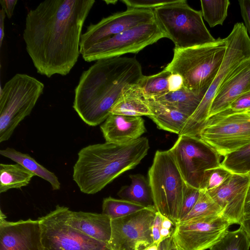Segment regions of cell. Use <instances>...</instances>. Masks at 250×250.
<instances>
[{
	"mask_svg": "<svg viewBox=\"0 0 250 250\" xmlns=\"http://www.w3.org/2000/svg\"><path fill=\"white\" fill-rule=\"evenodd\" d=\"M94 0H46L31 9L23 39L38 73H69L77 62L84 22Z\"/></svg>",
	"mask_w": 250,
	"mask_h": 250,
	"instance_id": "1",
	"label": "cell"
},
{
	"mask_svg": "<svg viewBox=\"0 0 250 250\" xmlns=\"http://www.w3.org/2000/svg\"><path fill=\"white\" fill-rule=\"evenodd\" d=\"M143 76L135 58L98 60L82 73L75 90L73 107L86 124L97 126L109 116L123 93Z\"/></svg>",
	"mask_w": 250,
	"mask_h": 250,
	"instance_id": "2",
	"label": "cell"
},
{
	"mask_svg": "<svg viewBox=\"0 0 250 250\" xmlns=\"http://www.w3.org/2000/svg\"><path fill=\"white\" fill-rule=\"evenodd\" d=\"M149 148L146 137L124 144L105 142L85 146L78 153L73 180L82 192L95 194L125 171L136 167Z\"/></svg>",
	"mask_w": 250,
	"mask_h": 250,
	"instance_id": "3",
	"label": "cell"
},
{
	"mask_svg": "<svg viewBox=\"0 0 250 250\" xmlns=\"http://www.w3.org/2000/svg\"><path fill=\"white\" fill-rule=\"evenodd\" d=\"M227 49L226 38L186 49L174 48L172 61L165 68L183 78L184 86L204 96L215 79Z\"/></svg>",
	"mask_w": 250,
	"mask_h": 250,
	"instance_id": "4",
	"label": "cell"
},
{
	"mask_svg": "<svg viewBox=\"0 0 250 250\" xmlns=\"http://www.w3.org/2000/svg\"><path fill=\"white\" fill-rule=\"evenodd\" d=\"M154 20L165 38L175 48L186 49L214 42L201 11L190 7L185 0H176L153 10Z\"/></svg>",
	"mask_w": 250,
	"mask_h": 250,
	"instance_id": "5",
	"label": "cell"
},
{
	"mask_svg": "<svg viewBox=\"0 0 250 250\" xmlns=\"http://www.w3.org/2000/svg\"><path fill=\"white\" fill-rule=\"evenodd\" d=\"M226 38L227 49L222 65L197 108L189 117L179 135L198 137L209 117L212 101L221 85L244 61L250 59V37L244 23L237 22Z\"/></svg>",
	"mask_w": 250,
	"mask_h": 250,
	"instance_id": "6",
	"label": "cell"
},
{
	"mask_svg": "<svg viewBox=\"0 0 250 250\" xmlns=\"http://www.w3.org/2000/svg\"><path fill=\"white\" fill-rule=\"evenodd\" d=\"M148 180L156 211L177 224L188 185L169 150L156 151Z\"/></svg>",
	"mask_w": 250,
	"mask_h": 250,
	"instance_id": "7",
	"label": "cell"
},
{
	"mask_svg": "<svg viewBox=\"0 0 250 250\" xmlns=\"http://www.w3.org/2000/svg\"><path fill=\"white\" fill-rule=\"evenodd\" d=\"M44 84L25 74L17 73L1 88L0 142L10 139L19 124L31 113Z\"/></svg>",
	"mask_w": 250,
	"mask_h": 250,
	"instance_id": "8",
	"label": "cell"
},
{
	"mask_svg": "<svg viewBox=\"0 0 250 250\" xmlns=\"http://www.w3.org/2000/svg\"><path fill=\"white\" fill-rule=\"evenodd\" d=\"M198 138L224 157L250 144V116L229 109L218 113L208 118Z\"/></svg>",
	"mask_w": 250,
	"mask_h": 250,
	"instance_id": "9",
	"label": "cell"
},
{
	"mask_svg": "<svg viewBox=\"0 0 250 250\" xmlns=\"http://www.w3.org/2000/svg\"><path fill=\"white\" fill-rule=\"evenodd\" d=\"M70 210L57 205L38 218L43 250H112L109 244L91 238L67 223Z\"/></svg>",
	"mask_w": 250,
	"mask_h": 250,
	"instance_id": "10",
	"label": "cell"
},
{
	"mask_svg": "<svg viewBox=\"0 0 250 250\" xmlns=\"http://www.w3.org/2000/svg\"><path fill=\"white\" fill-rule=\"evenodd\" d=\"M165 38L154 21L125 31L106 40L80 50L87 62L120 57L129 53H136L160 39Z\"/></svg>",
	"mask_w": 250,
	"mask_h": 250,
	"instance_id": "11",
	"label": "cell"
},
{
	"mask_svg": "<svg viewBox=\"0 0 250 250\" xmlns=\"http://www.w3.org/2000/svg\"><path fill=\"white\" fill-rule=\"evenodd\" d=\"M186 183L199 188L205 170L219 165V157L197 137L180 135L169 149Z\"/></svg>",
	"mask_w": 250,
	"mask_h": 250,
	"instance_id": "12",
	"label": "cell"
},
{
	"mask_svg": "<svg viewBox=\"0 0 250 250\" xmlns=\"http://www.w3.org/2000/svg\"><path fill=\"white\" fill-rule=\"evenodd\" d=\"M156 210L149 206L127 216L111 219L112 250H145L153 243L152 226Z\"/></svg>",
	"mask_w": 250,
	"mask_h": 250,
	"instance_id": "13",
	"label": "cell"
},
{
	"mask_svg": "<svg viewBox=\"0 0 250 250\" xmlns=\"http://www.w3.org/2000/svg\"><path fill=\"white\" fill-rule=\"evenodd\" d=\"M232 223L222 215L175 224L172 236L183 250H205L219 240Z\"/></svg>",
	"mask_w": 250,
	"mask_h": 250,
	"instance_id": "14",
	"label": "cell"
},
{
	"mask_svg": "<svg viewBox=\"0 0 250 250\" xmlns=\"http://www.w3.org/2000/svg\"><path fill=\"white\" fill-rule=\"evenodd\" d=\"M155 21L153 11L148 9L127 8L89 25L82 34L80 50L125 31Z\"/></svg>",
	"mask_w": 250,
	"mask_h": 250,
	"instance_id": "15",
	"label": "cell"
},
{
	"mask_svg": "<svg viewBox=\"0 0 250 250\" xmlns=\"http://www.w3.org/2000/svg\"><path fill=\"white\" fill-rule=\"evenodd\" d=\"M250 185V173H232L219 187L207 191L222 209V215L232 224L244 218L245 201Z\"/></svg>",
	"mask_w": 250,
	"mask_h": 250,
	"instance_id": "16",
	"label": "cell"
},
{
	"mask_svg": "<svg viewBox=\"0 0 250 250\" xmlns=\"http://www.w3.org/2000/svg\"><path fill=\"white\" fill-rule=\"evenodd\" d=\"M0 250H43L38 219L6 220L0 210Z\"/></svg>",
	"mask_w": 250,
	"mask_h": 250,
	"instance_id": "17",
	"label": "cell"
},
{
	"mask_svg": "<svg viewBox=\"0 0 250 250\" xmlns=\"http://www.w3.org/2000/svg\"><path fill=\"white\" fill-rule=\"evenodd\" d=\"M249 91L250 59L243 61L221 85L212 101L209 117L227 110L237 98Z\"/></svg>",
	"mask_w": 250,
	"mask_h": 250,
	"instance_id": "18",
	"label": "cell"
},
{
	"mask_svg": "<svg viewBox=\"0 0 250 250\" xmlns=\"http://www.w3.org/2000/svg\"><path fill=\"white\" fill-rule=\"evenodd\" d=\"M106 142L124 144L135 140L146 131L141 116L110 114L100 126Z\"/></svg>",
	"mask_w": 250,
	"mask_h": 250,
	"instance_id": "19",
	"label": "cell"
},
{
	"mask_svg": "<svg viewBox=\"0 0 250 250\" xmlns=\"http://www.w3.org/2000/svg\"><path fill=\"white\" fill-rule=\"evenodd\" d=\"M67 223L87 236L108 243L111 235V219L107 215L70 211Z\"/></svg>",
	"mask_w": 250,
	"mask_h": 250,
	"instance_id": "20",
	"label": "cell"
},
{
	"mask_svg": "<svg viewBox=\"0 0 250 250\" xmlns=\"http://www.w3.org/2000/svg\"><path fill=\"white\" fill-rule=\"evenodd\" d=\"M145 101L152 113L148 117L158 128L179 135L189 116L154 100Z\"/></svg>",
	"mask_w": 250,
	"mask_h": 250,
	"instance_id": "21",
	"label": "cell"
},
{
	"mask_svg": "<svg viewBox=\"0 0 250 250\" xmlns=\"http://www.w3.org/2000/svg\"><path fill=\"white\" fill-rule=\"evenodd\" d=\"M0 154L21 165L35 176H39L49 182L53 190L60 189L61 183L57 176L38 163L28 154L23 153L13 148L7 147L1 149Z\"/></svg>",
	"mask_w": 250,
	"mask_h": 250,
	"instance_id": "22",
	"label": "cell"
},
{
	"mask_svg": "<svg viewBox=\"0 0 250 250\" xmlns=\"http://www.w3.org/2000/svg\"><path fill=\"white\" fill-rule=\"evenodd\" d=\"M131 183L121 187L117 195L122 199L142 205L154 206L151 188L147 179L141 174L129 175Z\"/></svg>",
	"mask_w": 250,
	"mask_h": 250,
	"instance_id": "23",
	"label": "cell"
},
{
	"mask_svg": "<svg viewBox=\"0 0 250 250\" xmlns=\"http://www.w3.org/2000/svg\"><path fill=\"white\" fill-rule=\"evenodd\" d=\"M134 84L125 91L114 104L111 109L110 114L141 117H149L152 115L145 100L136 91Z\"/></svg>",
	"mask_w": 250,
	"mask_h": 250,
	"instance_id": "24",
	"label": "cell"
},
{
	"mask_svg": "<svg viewBox=\"0 0 250 250\" xmlns=\"http://www.w3.org/2000/svg\"><path fill=\"white\" fill-rule=\"evenodd\" d=\"M204 96L197 95L184 86L175 91H169L153 99L173 107L189 117L197 108Z\"/></svg>",
	"mask_w": 250,
	"mask_h": 250,
	"instance_id": "25",
	"label": "cell"
},
{
	"mask_svg": "<svg viewBox=\"0 0 250 250\" xmlns=\"http://www.w3.org/2000/svg\"><path fill=\"white\" fill-rule=\"evenodd\" d=\"M35 176L21 165L0 164V193L27 186Z\"/></svg>",
	"mask_w": 250,
	"mask_h": 250,
	"instance_id": "26",
	"label": "cell"
},
{
	"mask_svg": "<svg viewBox=\"0 0 250 250\" xmlns=\"http://www.w3.org/2000/svg\"><path fill=\"white\" fill-rule=\"evenodd\" d=\"M171 72L164 69L151 76H143L136 84L145 100L153 99L169 92L168 78Z\"/></svg>",
	"mask_w": 250,
	"mask_h": 250,
	"instance_id": "27",
	"label": "cell"
},
{
	"mask_svg": "<svg viewBox=\"0 0 250 250\" xmlns=\"http://www.w3.org/2000/svg\"><path fill=\"white\" fill-rule=\"evenodd\" d=\"M220 215H222L221 208L207 191L200 189V195L196 204L191 210L177 224Z\"/></svg>",
	"mask_w": 250,
	"mask_h": 250,
	"instance_id": "28",
	"label": "cell"
},
{
	"mask_svg": "<svg viewBox=\"0 0 250 250\" xmlns=\"http://www.w3.org/2000/svg\"><path fill=\"white\" fill-rule=\"evenodd\" d=\"M146 207L128 200L115 199L110 196L104 199L102 213L111 219L122 218L135 213Z\"/></svg>",
	"mask_w": 250,
	"mask_h": 250,
	"instance_id": "29",
	"label": "cell"
},
{
	"mask_svg": "<svg viewBox=\"0 0 250 250\" xmlns=\"http://www.w3.org/2000/svg\"><path fill=\"white\" fill-rule=\"evenodd\" d=\"M201 5L203 18L211 27L223 25L228 15L230 5L229 0H201Z\"/></svg>",
	"mask_w": 250,
	"mask_h": 250,
	"instance_id": "30",
	"label": "cell"
},
{
	"mask_svg": "<svg viewBox=\"0 0 250 250\" xmlns=\"http://www.w3.org/2000/svg\"><path fill=\"white\" fill-rule=\"evenodd\" d=\"M250 248V239L244 230L240 227L235 230H228L209 250H249Z\"/></svg>",
	"mask_w": 250,
	"mask_h": 250,
	"instance_id": "31",
	"label": "cell"
},
{
	"mask_svg": "<svg viewBox=\"0 0 250 250\" xmlns=\"http://www.w3.org/2000/svg\"><path fill=\"white\" fill-rule=\"evenodd\" d=\"M221 165L232 173H250V144L224 157Z\"/></svg>",
	"mask_w": 250,
	"mask_h": 250,
	"instance_id": "32",
	"label": "cell"
},
{
	"mask_svg": "<svg viewBox=\"0 0 250 250\" xmlns=\"http://www.w3.org/2000/svg\"><path fill=\"white\" fill-rule=\"evenodd\" d=\"M231 174L221 163L219 165L208 169L204 172L199 189L208 191L217 188Z\"/></svg>",
	"mask_w": 250,
	"mask_h": 250,
	"instance_id": "33",
	"label": "cell"
},
{
	"mask_svg": "<svg viewBox=\"0 0 250 250\" xmlns=\"http://www.w3.org/2000/svg\"><path fill=\"white\" fill-rule=\"evenodd\" d=\"M199 195V188H193L188 185L184 195L179 214L178 222L184 218L191 210L196 204Z\"/></svg>",
	"mask_w": 250,
	"mask_h": 250,
	"instance_id": "34",
	"label": "cell"
},
{
	"mask_svg": "<svg viewBox=\"0 0 250 250\" xmlns=\"http://www.w3.org/2000/svg\"><path fill=\"white\" fill-rule=\"evenodd\" d=\"M174 0H123L127 8L152 9L171 3Z\"/></svg>",
	"mask_w": 250,
	"mask_h": 250,
	"instance_id": "35",
	"label": "cell"
},
{
	"mask_svg": "<svg viewBox=\"0 0 250 250\" xmlns=\"http://www.w3.org/2000/svg\"><path fill=\"white\" fill-rule=\"evenodd\" d=\"M250 109V91L246 92L234 100L227 109L239 112H246Z\"/></svg>",
	"mask_w": 250,
	"mask_h": 250,
	"instance_id": "36",
	"label": "cell"
},
{
	"mask_svg": "<svg viewBox=\"0 0 250 250\" xmlns=\"http://www.w3.org/2000/svg\"><path fill=\"white\" fill-rule=\"evenodd\" d=\"M238 3L242 17L245 22L244 24L248 34L250 35V0H239Z\"/></svg>",
	"mask_w": 250,
	"mask_h": 250,
	"instance_id": "37",
	"label": "cell"
},
{
	"mask_svg": "<svg viewBox=\"0 0 250 250\" xmlns=\"http://www.w3.org/2000/svg\"><path fill=\"white\" fill-rule=\"evenodd\" d=\"M163 215L156 211L155 218L152 226V235L153 243L159 245L161 242L160 230L162 228Z\"/></svg>",
	"mask_w": 250,
	"mask_h": 250,
	"instance_id": "38",
	"label": "cell"
},
{
	"mask_svg": "<svg viewBox=\"0 0 250 250\" xmlns=\"http://www.w3.org/2000/svg\"><path fill=\"white\" fill-rule=\"evenodd\" d=\"M183 86L182 77L178 74L171 73L168 78L169 91H177L181 89Z\"/></svg>",
	"mask_w": 250,
	"mask_h": 250,
	"instance_id": "39",
	"label": "cell"
},
{
	"mask_svg": "<svg viewBox=\"0 0 250 250\" xmlns=\"http://www.w3.org/2000/svg\"><path fill=\"white\" fill-rule=\"evenodd\" d=\"M17 2V0H0L2 8L8 18L10 19L13 16Z\"/></svg>",
	"mask_w": 250,
	"mask_h": 250,
	"instance_id": "40",
	"label": "cell"
},
{
	"mask_svg": "<svg viewBox=\"0 0 250 250\" xmlns=\"http://www.w3.org/2000/svg\"><path fill=\"white\" fill-rule=\"evenodd\" d=\"M6 14L4 10L1 8L0 10V47H1L3 38L4 37V19Z\"/></svg>",
	"mask_w": 250,
	"mask_h": 250,
	"instance_id": "41",
	"label": "cell"
},
{
	"mask_svg": "<svg viewBox=\"0 0 250 250\" xmlns=\"http://www.w3.org/2000/svg\"><path fill=\"white\" fill-rule=\"evenodd\" d=\"M244 218L250 217V185L247 195L244 209Z\"/></svg>",
	"mask_w": 250,
	"mask_h": 250,
	"instance_id": "42",
	"label": "cell"
},
{
	"mask_svg": "<svg viewBox=\"0 0 250 250\" xmlns=\"http://www.w3.org/2000/svg\"><path fill=\"white\" fill-rule=\"evenodd\" d=\"M240 225L250 239V217L244 218Z\"/></svg>",
	"mask_w": 250,
	"mask_h": 250,
	"instance_id": "43",
	"label": "cell"
},
{
	"mask_svg": "<svg viewBox=\"0 0 250 250\" xmlns=\"http://www.w3.org/2000/svg\"><path fill=\"white\" fill-rule=\"evenodd\" d=\"M171 237L162 241L159 245L158 250H168Z\"/></svg>",
	"mask_w": 250,
	"mask_h": 250,
	"instance_id": "44",
	"label": "cell"
},
{
	"mask_svg": "<svg viewBox=\"0 0 250 250\" xmlns=\"http://www.w3.org/2000/svg\"><path fill=\"white\" fill-rule=\"evenodd\" d=\"M168 250H183L180 248L178 245L176 243L174 240L172 235L171 236V240Z\"/></svg>",
	"mask_w": 250,
	"mask_h": 250,
	"instance_id": "45",
	"label": "cell"
},
{
	"mask_svg": "<svg viewBox=\"0 0 250 250\" xmlns=\"http://www.w3.org/2000/svg\"><path fill=\"white\" fill-rule=\"evenodd\" d=\"M159 245L153 243L150 246L147 247L145 250H158Z\"/></svg>",
	"mask_w": 250,
	"mask_h": 250,
	"instance_id": "46",
	"label": "cell"
},
{
	"mask_svg": "<svg viewBox=\"0 0 250 250\" xmlns=\"http://www.w3.org/2000/svg\"><path fill=\"white\" fill-rule=\"evenodd\" d=\"M107 4H109V3H111L112 4H115L117 1H104Z\"/></svg>",
	"mask_w": 250,
	"mask_h": 250,
	"instance_id": "47",
	"label": "cell"
},
{
	"mask_svg": "<svg viewBox=\"0 0 250 250\" xmlns=\"http://www.w3.org/2000/svg\"><path fill=\"white\" fill-rule=\"evenodd\" d=\"M246 112L250 116V109L246 111Z\"/></svg>",
	"mask_w": 250,
	"mask_h": 250,
	"instance_id": "48",
	"label": "cell"
}]
</instances>
